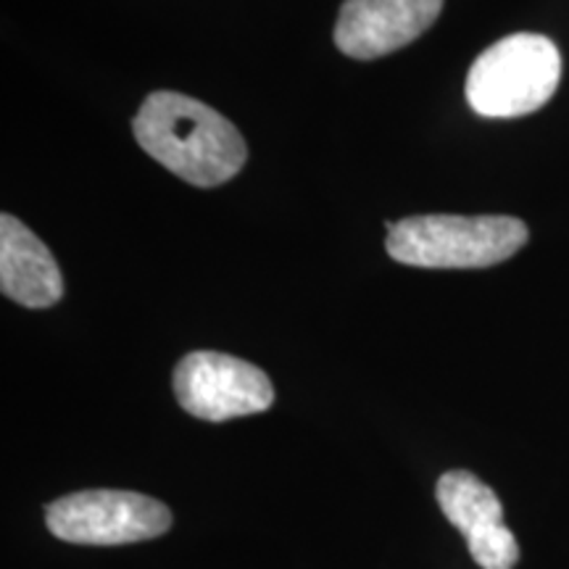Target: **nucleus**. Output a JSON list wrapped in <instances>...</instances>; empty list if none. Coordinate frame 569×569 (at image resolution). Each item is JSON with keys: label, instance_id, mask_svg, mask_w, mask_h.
<instances>
[{"label": "nucleus", "instance_id": "f257e3e1", "mask_svg": "<svg viewBox=\"0 0 569 569\" xmlns=\"http://www.w3.org/2000/svg\"><path fill=\"white\" fill-rule=\"evenodd\" d=\"M132 130L142 151L198 188H217L246 167L243 134L211 106L182 92L148 96Z\"/></svg>", "mask_w": 569, "mask_h": 569}, {"label": "nucleus", "instance_id": "f03ea898", "mask_svg": "<svg viewBox=\"0 0 569 569\" xmlns=\"http://www.w3.org/2000/svg\"><path fill=\"white\" fill-rule=\"evenodd\" d=\"M528 243V227L515 217L430 213L388 224V253L419 269H486Z\"/></svg>", "mask_w": 569, "mask_h": 569}, {"label": "nucleus", "instance_id": "7ed1b4c3", "mask_svg": "<svg viewBox=\"0 0 569 569\" xmlns=\"http://www.w3.org/2000/svg\"><path fill=\"white\" fill-rule=\"evenodd\" d=\"M561 82V53L543 34L517 32L493 42L467 74V101L486 119L543 109Z\"/></svg>", "mask_w": 569, "mask_h": 569}, {"label": "nucleus", "instance_id": "20e7f679", "mask_svg": "<svg viewBox=\"0 0 569 569\" xmlns=\"http://www.w3.org/2000/svg\"><path fill=\"white\" fill-rule=\"evenodd\" d=\"M48 530L80 546H124L159 538L172 528V511L132 490H82L48 503Z\"/></svg>", "mask_w": 569, "mask_h": 569}, {"label": "nucleus", "instance_id": "39448f33", "mask_svg": "<svg viewBox=\"0 0 569 569\" xmlns=\"http://www.w3.org/2000/svg\"><path fill=\"white\" fill-rule=\"evenodd\" d=\"M174 396L180 407L206 422H227L267 411L274 388L259 367L217 351L188 353L174 369Z\"/></svg>", "mask_w": 569, "mask_h": 569}, {"label": "nucleus", "instance_id": "423d86ee", "mask_svg": "<svg viewBox=\"0 0 569 569\" xmlns=\"http://www.w3.org/2000/svg\"><path fill=\"white\" fill-rule=\"evenodd\" d=\"M438 503L448 522L467 538L469 557L482 569H511L519 561V543L507 525L498 496L480 478L453 469L438 480Z\"/></svg>", "mask_w": 569, "mask_h": 569}, {"label": "nucleus", "instance_id": "0eeeda50", "mask_svg": "<svg viewBox=\"0 0 569 569\" xmlns=\"http://www.w3.org/2000/svg\"><path fill=\"white\" fill-rule=\"evenodd\" d=\"M440 9L443 0H346L336 24V46L351 59H380L430 30Z\"/></svg>", "mask_w": 569, "mask_h": 569}, {"label": "nucleus", "instance_id": "6e6552de", "mask_svg": "<svg viewBox=\"0 0 569 569\" xmlns=\"http://www.w3.org/2000/svg\"><path fill=\"white\" fill-rule=\"evenodd\" d=\"M0 290L27 309H48L63 296V277L53 253L17 217H0Z\"/></svg>", "mask_w": 569, "mask_h": 569}]
</instances>
